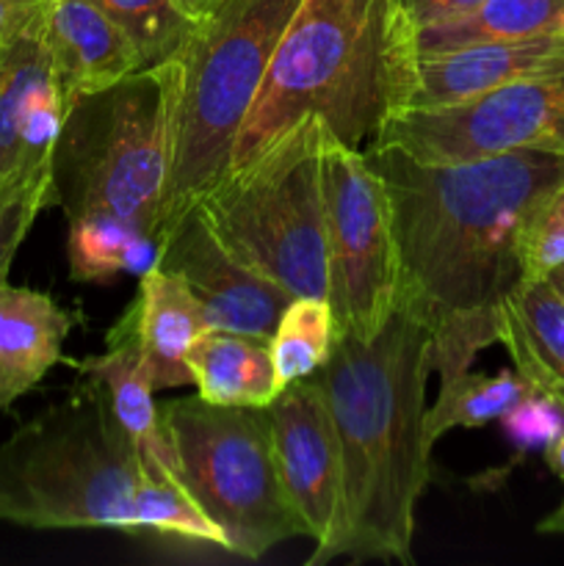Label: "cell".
I'll list each match as a JSON object with an SVG mask.
<instances>
[{"mask_svg": "<svg viewBox=\"0 0 564 566\" xmlns=\"http://www.w3.org/2000/svg\"><path fill=\"white\" fill-rule=\"evenodd\" d=\"M385 180L398 247V304L429 326L440 381L498 343V302L523 280L518 243L531 210L564 186V155L514 149L453 164L368 144Z\"/></svg>", "mask_w": 564, "mask_h": 566, "instance_id": "cell-1", "label": "cell"}, {"mask_svg": "<svg viewBox=\"0 0 564 566\" xmlns=\"http://www.w3.org/2000/svg\"><path fill=\"white\" fill-rule=\"evenodd\" d=\"M429 326L398 304L374 340L335 335L318 370L337 446L343 506L335 539L313 566L335 558L412 564L415 509L431 479L426 440Z\"/></svg>", "mask_w": 564, "mask_h": 566, "instance_id": "cell-2", "label": "cell"}, {"mask_svg": "<svg viewBox=\"0 0 564 566\" xmlns=\"http://www.w3.org/2000/svg\"><path fill=\"white\" fill-rule=\"evenodd\" d=\"M0 523L114 528L224 551L180 479L144 462L94 379L0 442Z\"/></svg>", "mask_w": 564, "mask_h": 566, "instance_id": "cell-3", "label": "cell"}, {"mask_svg": "<svg viewBox=\"0 0 564 566\" xmlns=\"http://www.w3.org/2000/svg\"><path fill=\"white\" fill-rule=\"evenodd\" d=\"M415 55L396 0H302L243 119L230 169L307 114L321 116L337 142L365 149L404 105Z\"/></svg>", "mask_w": 564, "mask_h": 566, "instance_id": "cell-4", "label": "cell"}, {"mask_svg": "<svg viewBox=\"0 0 564 566\" xmlns=\"http://www.w3.org/2000/svg\"><path fill=\"white\" fill-rule=\"evenodd\" d=\"M180 55L144 66L70 111L55 149L66 219L114 213L158 241L175 164Z\"/></svg>", "mask_w": 564, "mask_h": 566, "instance_id": "cell-5", "label": "cell"}, {"mask_svg": "<svg viewBox=\"0 0 564 566\" xmlns=\"http://www.w3.org/2000/svg\"><path fill=\"white\" fill-rule=\"evenodd\" d=\"M302 0H216L182 44L175 164L160 238L230 169L238 133Z\"/></svg>", "mask_w": 564, "mask_h": 566, "instance_id": "cell-6", "label": "cell"}, {"mask_svg": "<svg viewBox=\"0 0 564 566\" xmlns=\"http://www.w3.org/2000/svg\"><path fill=\"white\" fill-rule=\"evenodd\" d=\"M324 136L321 116H302L252 160L227 169L197 202L227 252L293 298L330 293Z\"/></svg>", "mask_w": 564, "mask_h": 566, "instance_id": "cell-7", "label": "cell"}, {"mask_svg": "<svg viewBox=\"0 0 564 566\" xmlns=\"http://www.w3.org/2000/svg\"><path fill=\"white\" fill-rule=\"evenodd\" d=\"M177 479L221 531L224 551L258 562L276 545L307 536L282 484L269 412L216 407L199 396L160 403Z\"/></svg>", "mask_w": 564, "mask_h": 566, "instance_id": "cell-8", "label": "cell"}, {"mask_svg": "<svg viewBox=\"0 0 564 566\" xmlns=\"http://www.w3.org/2000/svg\"><path fill=\"white\" fill-rule=\"evenodd\" d=\"M326 213V276L337 335L368 343L398 307V247L385 180L365 149L330 130L321 153Z\"/></svg>", "mask_w": 564, "mask_h": 566, "instance_id": "cell-9", "label": "cell"}, {"mask_svg": "<svg viewBox=\"0 0 564 566\" xmlns=\"http://www.w3.org/2000/svg\"><path fill=\"white\" fill-rule=\"evenodd\" d=\"M370 144L396 147L429 164L514 149L564 155V70L520 77L464 103L398 108Z\"/></svg>", "mask_w": 564, "mask_h": 566, "instance_id": "cell-10", "label": "cell"}, {"mask_svg": "<svg viewBox=\"0 0 564 566\" xmlns=\"http://www.w3.org/2000/svg\"><path fill=\"white\" fill-rule=\"evenodd\" d=\"M66 111L50 70L42 20L0 48V202L50 193Z\"/></svg>", "mask_w": 564, "mask_h": 566, "instance_id": "cell-11", "label": "cell"}, {"mask_svg": "<svg viewBox=\"0 0 564 566\" xmlns=\"http://www.w3.org/2000/svg\"><path fill=\"white\" fill-rule=\"evenodd\" d=\"M265 412L282 484L315 545L307 558V566H313L335 539L343 506L341 446L321 379L310 376L285 387Z\"/></svg>", "mask_w": 564, "mask_h": 566, "instance_id": "cell-12", "label": "cell"}, {"mask_svg": "<svg viewBox=\"0 0 564 566\" xmlns=\"http://www.w3.org/2000/svg\"><path fill=\"white\" fill-rule=\"evenodd\" d=\"M158 265L180 276L210 329L269 340L291 293L232 258L194 205L158 243Z\"/></svg>", "mask_w": 564, "mask_h": 566, "instance_id": "cell-13", "label": "cell"}, {"mask_svg": "<svg viewBox=\"0 0 564 566\" xmlns=\"http://www.w3.org/2000/svg\"><path fill=\"white\" fill-rule=\"evenodd\" d=\"M42 33L66 116L81 99L144 70L130 33L94 0H44Z\"/></svg>", "mask_w": 564, "mask_h": 566, "instance_id": "cell-14", "label": "cell"}, {"mask_svg": "<svg viewBox=\"0 0 564 566\" xmlns=\"http://www.w3.org/2000/svg\"><path fill=\"white\" fill-rule=\"evenodd\" d=\"M556 70H564V36L558 31L514 42L418 53L409 64L401 108L464 103L520 77Z\"/></svg>", "mask_w": 564, "mask_h": 566, "instance_id": "cell-15", "label": "cell"}, {"mask_svg": "<svg viewBox=\"0 0 564 566\" xmlns=\"http://www.w3.org/2000/svg\"><path fill=\"white\" fill-rule=\"evenodd\" d=\"M72 324L50 293L0 282V415L64 359Z\"/></svg>", "mask_w": 564, "mask_h": 566, "instance_id": "cell-16", "label": "cell"}, {"mask_svg": "<svg viewBox=\"0 0 564 566\" xmlns=\"http://www.w3.org/2000/svg\"><path fill=\"white\" fill-rule=\"evenodd\" d=\"M105 352L75 363L86 379L100 381L108 392L111 409L122 429L136 442L144 462L160 473L177 475V459L171 451L169 434L160 420V403H155V385L149 379L147 363L138 348L136 329L130 315H122L105 337Z\"/></svg>", "mask_w": 564, "mask_h": 566, "instance_id": "cell-17", "label": "cell"}, {"mask_svg": "<svg viewBox=\"0 0 564 566\" xmlns=\"http://www.w3.org/2000/svg\"><path fill=\"white\" fill-rule=\"evenodd\" d=\"M125 313L133 321L155 390L191 385L186 354L210 326L186 282L155 265L142 276L136 302Z\"/></svg>", "mask_w": 564, "mask_h": 566, "instance_id": "cell-18", "label": "cell"}, {"mask_svg": "<svg viewBox=\"0 0 564 566\" xmlns=\"http://www.w3.org/2000/svg\"><path fill=\"white\" fill-rule=\"evenodd\" d=\"M498 343L520 379L564 407V298L551 280H520L498 302Z\"/></svg>", "mask_w": 564, "mask_h": 566, "instance_id": "cell-19", "label": "cell"}, {"mask_svg": "<svg viewBox=\"0 0 564 566\" xmlns=\"http://www.w3.org/2000/svg\"><path fill=\"white\" fill-rule=\"evenodd\" d=\"M197 396L216 407L265 409L280 396L269 340L210 329L186 354Z\"/></svg>", "mask_w": 564, "mask_h": 566, "instance_id": "cell-20", "label": "cell"}, {"mask_svg": "<svg viewBox=\"0 0 564 566\" xmlns=\"http://www.w3.org/2000/svg\"><path fill=\"white\" fill-rule=\"evenodd\" d=\"M70 276L75 282H108L119 274L144 276L158 265V241L114 213H81L70 219Z\"/></svg>", "mask_w": 564, "mask_h": 566, "instance_id": "cell-21", "label": "cell"}, {"mask_svg": "<svg viewBox=\"0 0 564 566\" xmlns=\"http://www.w3.org/2000/svg\"><path fill=\"white\" fill-rule=\"evenodd\" d=\"M564 0H481L473 11L415 33V53L514 42L558 31Z\"/></svg>", "mask_w": 564, "mask_h": 566, "instance_id": "cell-22", "label": "cell"}, {"mask_svg": "<svg viewBox=\"0 0 564 566\" xmlns=\"http://www.w3.org/2000/svg\"><path fill=\"white\" fill-rule=\"evenodd\" d=\"M529 390L531 387L520 379L518 370H498L492 376L468 370L440 381L437 401L426 409V440L435 446L457 426L481 429L492 420H501Z\"/></svg>", "mask_w": 564, "mask_h": 566, "instance_id": "cell-23", "label": "cell"}, {"mask_svg": "<svg viewBox=\"0 0 564 566\" xmlns=\"http://www.w3.org/2000/svg\"><path fill=\"white\" fill-rule=\"evenodd\" d=\"M335 335V315L326 298H291L269 337L280 390L318 374L330 357Z\"/></svg>", "mask_w": 564, "mask_h": 566, "instance_id": "cell-24", "label": "cell"}, {"mask_svg": "<svg viewBox=\"0 0 564 566\" xmlns=\"http://www.w3.org/2000/svg\"><path fill=\"white\" fill-rule=\"evenodd\" d=\"M94 3L130 33L144 66L175 59L194 28V20L182 14L177 0H94Z\"/></svg>", "mask_w": 564, "mask_h": 566, "instance_id": "cell-25", "label": "cell"}, {"mask_svg": "<svg viewBox=\"0 0 564 566\" xmlns=\"http://www.w3.org/2000/svg\"><path fill=\"white\" fill-rule=\"evenodd\" d=\"M523 280H547L564 265V186L553 188L529 213L518 243Z\"/></svg>", "mask_w": 564, "mask_h": 566, "instance_id": "cell-26", "label": "cell"}, {"mask_svg": "<svg viewBox=\"0 0 564 566\" xmlns=\"http://www.w3.org/2000/svg\"><path fill=\"white\" fill-rule=\"evenodd\" d=\"M501 431L518 451L545 453L564 431V407L545 392L529 390L503 415Z\"/></svg>", "mask_w": 564, "mask_h": 566, "instance_id": "cell-27", "label": "cell"}, {"mask_svg": "<svg viewBox=\"0 0 564 566\" xmlns=\"http://www.w3.org/2000/svg\"><path fill=\"white\" fill-rule=\"evenodd\" d=\"M48 205H55L50 193H28V197L0 202V282H6L11 263L17 258V249L22 247L33 221L39 219V213Z\"/></svg>", "mask_w": 564, "mask_h": 566, "instance_id": "cell-28", "label": "cell"}, {"mask_svg": "<svg viewBox=\"0 0 564 566\" xmlns=\"http://www.w3.org/2000/svg\"><path fill=\"white\" fill-rule=\"evenodd\" d=\"M481 0H396V9L401 14L404 25L412 31V36L424 28L442 25L457 17L468 14Z\"/></svg>", "mask_w": 564, "mask_h": 566, "instance_id": "cell-29", "label": "cell"}, {"mask_svg": "<svg viewBox=\"0 0 564 566\" xmlns=\"http://www.w3.org/2000/svg\"><path fill=\"white\" fill-rule=\"evenodd\" d=\"M44 14V0H0V48L31 31Z\"/></svg>", "mask_w": 564, "mask_h": 566, "instance_id": "cell-30", "label": "cell"}, {"mask_svg": "<svg viewBox=\"0 0 564 566\" xmlns=\"http://www.w3.org/2000/svg\"><path fill=\"white\" fill-rule=\"evenodd\" d=\"M545 462H547V468L553 470V475H556V479L564 484V431L558 434V440L545 451Z\"/></svg>", "mask_w": 564, "mask_h": 566, "instance_id": "cell-31", "label": "cell"}, {"mask_svg": "<svg viewBox=\"0 0 564 566\" xmlns=\"http://www.w3.org/2000/svg\"><path fill=\"white\" fill-rule=\"evenodd\" d=\"M536 531L540 534H556V536H564V501L558 503L556 509H553L547 517H542V523L536 525Z\"/></svg>", "mask_w": 564, "mask_h": 566, "instance_id": "cell-32", "label": "cell"}, {"mask_svg": "<svg viewBox=\"0 0 564 566\" xmlns=\"http://www.w3.org/2000/svg\"><path fill=\"white\" fill-rule=\"evenodd\" d=\"M213 3H216V0H177V6H180L182 14H186L188 20H194V22H197L199 17H202L205 11H208Z\"/></svg>", "mask_w": 564, "mask_h": 566, "instance_id": "cell-33", "label": "cell"}, {"mask_svg": "<svg viewBox=\"0 0 564 566\" xmlns=\"http://www.w3.org/2000/svg\"><path fill=\"white\" fill-rule=\"evenodd\" d=\"M547 280L553 282V287H556V291L562 293V298H564V265H562V269H556V271H553V274L547 276Z\"/></svg>", "mask_w": 564, "mask_h": 566, "instance_id": "cell-34", "label": "cell"}, {"mask_svg": "<svg viewBox=\"0 0 564 566\" xmlns=\"http://www.w3.org/2000/svg\"><path fill=\"white\" fill-rule=\"evenodd\" d=\"M558 33H562V36H564V14H562V22H558Z\"/></svg>", "mask_w": 564, "mask_h": 566, "instance_id": "cell-35", "label": "cell"}]
</instances>
